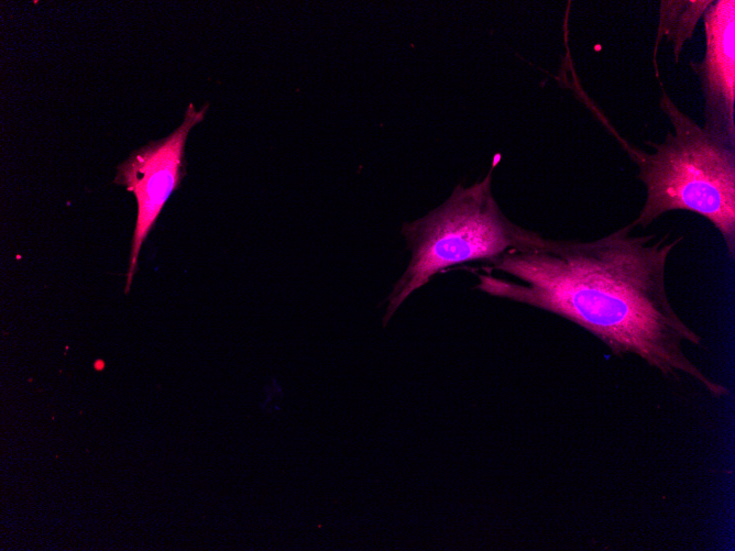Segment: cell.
Instances as JSON below:
<instances>
[{
	"label": "cell",
	"mask_w": 735,
	"mask_h": 551,
	"mask_svg": "<svg viewBox=\"0 0 735 551\" xmlns=\"http://www.w3.org/2000/svg\"><path fill=\"white\" fill-rule=\"evenodd\" d=\"M712 1H660L659 24L655 41L654 67L656 75V48L663 36L672 43L673 56L677 62L684 43L691 38L699 20Z\"/></svg>",
	"instance_id": "cell-6"
},
{
	"label": "cell",
	"mask_w": 735,
	"mask_h": 551,
	"mask_svg": "<svg viewBox=\"0 0 735 551\" xmlns=\"http://www.w3.org/2000/svg\"><path fill=\"white\" fill-rule=\"evenodd\" d=\"M629 223L592 241L552 240L513 249L474 269L475 288L562 317L616 356L633 354L666 377L687 375L711 396L728 388L684 352L701 337L673 308L666 284L669 256L682 236L634 235Z\"/></svg>",
	"instance_id": "cell-1"
},
{
	"label": "cell",
	"mask_w": 735,
	"mask_h": 551,
	"mask_svg": "<svg viewBox=\"0 0 735 551\" xmlns=\"http://www.w3.org/2000/svg\"><path fill=\"white\" fill-rule=\"evenodd\" d=\"M705 51L690 67L701 86L704 129L735 147V1H712L703 14Z\"/></svg>",
	"instance_id": "cell-5"
},
{
	"label": "cell",
	"mask_w": 735,
	"mask_h": 551,
	"mask_svg": "<svg viewBox=\"0 0 735 551\" xmlns=\"http://www.w3.org/2000/svg\"><path fill=\"white\" fill-rule=\"evenodd\" d=\"M659 107L672 130L660 143L647 142L645 152L621 137L629 158L638 168L646 199L630 222L646 228L663 213L685 210L696 213L721 234L726 251L735 255V147L711 135L670 98L661 87Z\"/></svg>",
	"instance_id": "cell-2"
},
{
	"label": "cell",
	"mask_w": 735,
	"mask_h": 551,
	"mask_svg": "<svg viewBox=\"0 0 735 551\" xmlns=\"http://www.w3.org/2000/svg\"><path fill=\"white\" fill-rule=\"evenodd\" d=\"M497 163L493 161L482 179L467 187L457 185L440 206L403 225L412 255L388 296L384 326L407 297L436 274L471 262H490L542 236L514 223L502 211L492 190Z\"/></svg>",
	"instance_id": "cell-3"
},
{
	"label": "cell",
	"mask_w": 735,
	"mask_h": 551,
	"mask_svg": "<svg viewBox=\"0 0 735 551\" xmlns=\"http://www.w3.org/2000/svg\"><path fill=\"white\" fill-rule=\"evenodd\" d=\"M208 104H205L200 110H196L195 104L190 102L183 122L175 131L132 152L128 159L117 167L114 183L132 191L138 206L125 294L129 293L136 272L142 243L186 174V140L191 129L205 119Z\"/></svg>",
	"instance_id": "cell-4"
}]
</instances>
